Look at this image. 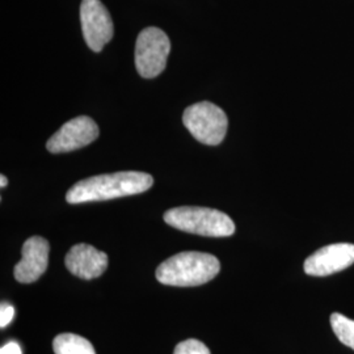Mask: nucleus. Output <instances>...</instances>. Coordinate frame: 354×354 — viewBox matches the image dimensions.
I'll list each match as a JSON object with an SVG mask.
<instances>
[{
	"mask_svg": "<svg viewBox=\"0 0 354 354\" xmlns=\"http://www.w3.org/2000/svg\"><path fill=\"white\" fill-rule=\"evenodd\" d=\"M152 184L153 178L146 172L124 171L108 175H99L77 181L67 192L66 201L76 205L114 200L143 193L150 189Z\"/></svg>",
	"mask_w": 354,
	"mask_h": 354,
	"instance_id": "f257e3e1",
	"label": "nucleus"
},
{
	"mask_svg": "<svg viewBox=\"0 0 354 354\" xmlns=\"http://www.w3.org/2000/svg\"><path fill=\"white\" fill-rule=\"evenodd\" d=\"M221 270L219 260L203 252H181L167 259L156 269V279L169 286H200L214 279Z\"/></svg>",
	"mask_w": 354,
	"mask_h": 354,
	"instance_id": "f03ea898",
	"label": "nucleus"
},
{
	"mask_svg": "<svg viewBox=\"0 0 354 354\" xmlns=\"http://www.w3.org/2000/svg\"><path fill=\"white\" fill-rule=\"evenodd\" d=\"M165 223L185 231L209 238H226L235 232V223L227 214L201 206H180L168 210Z\"/></svg>",
	"mask_w": 354,
	"mask_h": 354,
	"instance_id": "7ed1b4c3",
	"label": "nucleus"
},
{
	"mask_svg": "<svg viewBox=\"0 0 354 354\" xmlns=\"http://www.w3.org/2000/svg\"><path fill=\"white\" fill-rule=\"evenodd\" d=\"M183 122L196 140L207 146L222 143L227 133V115L213 102L190 105L183 114Z\"/></svg>",
	"mask_w": 354,
	"mask_h": 354,
	"instance_id": "20e7f679",
	"label": "nucleus"
},
{
	"mask_svg": "<svg viewBox=\"0 0 354 354\" xmlns=\"http://www.w3.org/2000/svg\"><path fill=\"white\" fill-rule=\"evenodd\" d=\"M171 51V42L159 28L143 29L136 44V66L140 76L152 79L165 71L167 58Z\"/></svg>",
	"mask_w": 354,
	"mask_h": 354,
	"instance_id": "39448f33",
	"label": "nucleus"
},
{
	"mask_svg": "<svg viewBox=\"0 0 354 354\" xmlns=\"http://www.w3.org/2000/svg\"><path fill=\"white\" fill-rule=\"evenodd\" d=\"M80 21L83 36L91 50L102 51L113 37V21L111 13L100 0H83L80 6Z\"/></svg>",
	"mask_w": 354,
	"mask_h": 354,
	"instance_id": "423d86ee",
	"label": "nucleus"
},
{
	"mask_svg": "<svg viewBox=\"0 0 354 354\" xmlns=\"http://www.w3.org/2000/svg\"><path fill=\"white\" fill-rule=\"evenodd\" d=\"M99 127L87 115H80L67 121L46 143L51 153H62L88 146L99 137Z\"/></svg>",
	"mask_w": 354,
	"mask_h": 354,
	"instance_id": "0eeeda50",
	"label": "nucleus"
},
{
	"mask_svg": "<svg viewBox=\"0 0 354 354\" xmlns=\"http://www.w3.org/2000/svg\"><path fill=\"white\" fill-rule=\"evenodd\" d=\"M354 264V244H329L313 253L304 261V273L313 277H326Z\"/></svg>",
	"mask_w": 354,
	"mask_h": 354,
	"instance_id": "6e6552de",
	"label": "nucleus"
},
{
	"mask_svg": "<svg viewBox=\"0 0 354 354\" xmlns=\"http://www.w3.org/2000/svg\"><path fill=\"white\" fill-rule=\"evenodd\" d=\"M50 245L41 236H32L23 245V257L15 266V279L21 283L37 281L48 269Z\"/></svg>",
	"mask_w": 354,
	"mask_h": 354,
	"instance_id": "1a4fd4ad",
	"label": "nucleus"
},
{
	"mask_svg": "<svg viewBox=\"0 0 354 354\" xmlns=\"http://www.w3.org/2000/svg\"><path fill=\"white\" fill-rule=\"evenodd\" d=\"M66 268L76 277L93 279L100 277L108 268V254L89 244H76L64 259Z\"/></svg>",
	"mask_w": 354,
	"mask_h": 354,
	"instance_id": "9d476101",
	"label": "nucleus"
},
{
	"mask_svg": "<svg viewBox=\"0 0 354 354\" xmlns=\"http://www.w3.org/2000/svg\"><path fill=\"white\" fill-rule=\"evenodd\" d=\"M53 348L55 354H96L92 344L75 333L58 335L53 342Z\"/></svg>",
	"mask_w": 354,
	"mask_h": 354,
	"instance_id": "9b49d317",
	"label": "nucleus"
},
{
	"mask_svg": "<svg viewBox=\"0 0 354 354\" xmlns=\"http://www.w3.org/2000/svg\"><path fill=\"white\" fill-rule=\"evenodd\" d=\"M330 326L337 339L348 348L354 351V320L335 313L330 315Z\"/></svg>",
	"mask_w": 354,
	"mask_h": 354,
	"instance_id": "f8f14e48",
	"label": "nucleus"
},
{
	"mask_svg": "<svg viewBox=\"0 0 354 354\" xmlns=\"http://www.w3.org/2000/svg\"><path fill=\"white\" fill-rule=\"evenodd\" d=\"M174 354H210V351L203 342L190 339L180 342L175 348Z\"/></svg>",
	"mask_w": 354,
	"mask_h": 354,
	"instance_id": "ddd939ff",
	"label": "nucleus"
},
{
	"mask_svg": "<svg viewBox=\"0 0 354 354\" xmlns=\"http://www.w3.org/2000/svg\"><path fill=\"white\" fill-rule=\"evenodd\" d=\"M15 317V307L12 304H1L0 307V327L4 328L7 327Z\"/></svg>",
	"mask_w": 354,
	"mask_h": 354,
	"instance_id": "4468645a",
	"label": "nucleus"
},
{
	"mask_svg": "<svg viewBox=\"0 0 354 354\" xmlns=\"http://www.w3.org/2000/svg\"><path fill=\"white\" fill-rule=\"evenodd\" d=\"M0 354H23V352L17 342H11L1 346Z\"/></svg>",
	"mask_w": 354,
	"mask_h": 354,
	"instance_id": "2eb2a0df",
	"label": "nucleus"
},
{
	"mask_svg": "<svg viewBox=\"0 0 354 354\" xmlns=\"http://www.w3.org/2000/svg\"><path fill=\"white\" fill-rule=\"evenodd\" d=\"M7 184H8L7 177L4 176V175H1V176H0V187H1V188H6Z\"/></svg>",
	"mask_w": 354,
	"mask_h": 354,
	"instance_id": "dca6fc26",
	"label": "nucleus"
}]
</instances>
